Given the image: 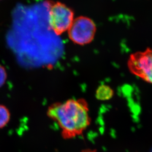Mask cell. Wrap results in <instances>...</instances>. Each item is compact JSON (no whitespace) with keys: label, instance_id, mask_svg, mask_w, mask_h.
<instances>
[{"label":"cell","instance_id":"6da1fadb","mask_svg":"<svg viewBox=\"0 0 152 152\" xmlns=\"http://www.w3.org/2000/svg\"><path fill=\"white\" fill-rule=\"evenodd\" d=\"M47 113L58 125L64 139L80 136L91 124L88 104L83 98L53 103L48 107Z\"/></svg>","mask_w":152,"mask_h":152},{"label":"cell","instance_id":"7a4b0ae2","mask_svg":"<svg viewBox=\"0 0 152 152\" xmlns=\"http://www.w3.org/2000/svg\"><path fill=\"white\" fill-rule=\"evenodd\" d=\"M74 12L66 4L56 2L50 4L48 23L53 32L60 35L68 31L73 22Z\"/></svg>","mask_w":152,"mask_h":152},{"label":"cell","instance_id":"3957f363","mask_svg":"<svg viewBox=\"0 0 152 152\" xmlns=\"http://www.w3.org/2000/svg\"><path fill=\"white\" fill-rule=\"evenodd\" d=\"M127 67L131 73L148 83H152V48L130 54Z\"/></svg>","mask_w":152,"mask_h":152},{"label":"cell","instance_id":"277c9868","mask_svg":"<svg viewBox=\"0 0 152 152\" xmlns=\"http://www.w3.org/2000/svg\"><path fill=\"white\" fill-rule=\"evenodd\" d=\"M96 27L92 19L86 16H80L74 20L68 30L69 39L78 45L91 43L95 37Z\"/></svg>","mask_w":152,"mask_h":152},{"label":"cell","instance_id":"5b68a950","mask_svg":"<svg viewBox=\"0 0 152 152\" xmlns=\"http://www.w3.org/2000/svg\"><path fill=\"white\" fill-rule=\"evenodd\" d=\"M113 89L108 85H103L98 87L96 91V98L100 101H106L114 96Z\"/></svg>","mask_w":152,"mask_h":152},{"label":"cell","instance_id":"8992f818","mask_svg":"<svg viewBox=\"0 0 152 152\" xmlns=\"http://www.w3.org/2000/svg\"><path fill=\"white\" fill-rule=\"evenodd\" d=\"M10 118V113L5 106L0 105V129L7 124Z\"/></svg>","mask_w":152,"mask_h":152},{"label":"cell","instance_id":"52a82bcc","mask_svg":"<svg viewBox=\"0 0 152 152\" xmlns=\"http://www.w3.org/2000/svg\"><path fill=\"white\" fill-rule=\"evenodd\" d=\"M7 73L4 68L0 65V88L4 84L7 79Z\"/></svg>","mask_w":152,"mask_h":152}]
</instances>
